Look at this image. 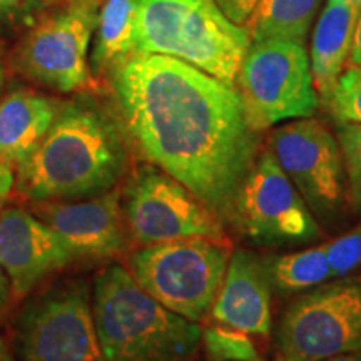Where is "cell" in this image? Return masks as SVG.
Returning a JSON list of instances; mask_svg holds the SVG:
<instances>
[{"label": "cell", "instance_id": "1", "mask_svg": "<svg viewBox=\"0 0 361 361\" xmlns=\"http://www.w3.org/2000/svg\"><path fill=\"white\" fill-rule=\"evenodd\" d=\"M111 82L124 130L141 154L231 224L261 152L238 89L159 54L129 57Z\"/></svg>", "mask_w": 361, "mask_h": 361}, {"label": "cell", "instance_id": "2", "mask_svg": "<svg viewBox=\"0 0 361 361\" xmlns=\"http://www.w3.org/2000/svg\"><path fill=\"white\" fill-rule=\"evenodd\" d=\"M124 133L89 99L61 104L51 129L17 166V189L34 202L78 201L116 188L128 171Z\"/></svg>", "mask_w": 361, "mask_h": 361}, {"label": "cell", "instance_id": "3", "mask_svg": "<svg viewBox=\"0 0 361 361\" xmlns=\"http://www.w3.org/2000/svg\"><path fill=\"white\" fill-rule=\"evenodd\" d=\"M92 313L106 361H191L202 343L197 323L147 295L123 266L94 279Z\"/></svg>", "mask_w": 361, "mask_h": 361}, {"label": "cell", "instance_id": "4", "mask_svg": "<svg viewBox=\"0 0 361 361\" xmlns=\"http://www.w3.org/2000/svg\"><path fill=\"white\" fill-rule=\"evenodd\" d=\"M251 34L216 0H139L135 54H159L236 87Z\"/></svg>", "mask_w": 361, "mask_h": 361}, {"label": "cell", "instance_id": "5", "mask_svg": "<svg viewBox=\"0 0 361 361\" xmlns=\"http://www.w3.org/2000/svg\"><path fill=\"white\" fill-rule=\"evenodd\" d=\"M228 241L189 238L142 246L129 258L133 278L162 306L200 323L211 313L228 269Z\"/></svg>", "mask_w": 361, "mask_h": 361}, {"label": "cell", "instance_id": "6", "mask_svg": "<svg viewBox=\"0 0 361 361\" xmlns=\"http://www.w3.org/2000/svg\"><path fill=\"white\" fill-rule=\"evenodd\" d=\"M279 361L361 353V278H338L293 301L278 329Z\"/></svg>", "mask_w": 361, "mask_h": 361}, {"label": "cell", "instance_id": "7", "mask_svg": "<svg viewBox=\"0 0 361 361\" xmlns=\"http://www.w3.org/2000/svg\"><path fill=\"white\" fill-rule=\"evenodd\" d=\"M238 92L252 128L313 117L319 99L305 45L264 40L251 42L238 74Z\"/></svg>", "mask_w": 361, "mask_h": 361}, {"label": "cell", "instance_id": "8", "mask_svg": "<svg viewBox=\"0 0 361 361\" xmlns=\"http://www.w3.org/2000/svg\"><path fill=\"white\" fill-rule=\"evenodd\" d=\"M126 231L141 246L189 238L228 241L224 224L196 194L154 164H142L121 192Z\"/></svg>", "mask_w": 361, "mask_h": 361}, {"label": "cell", "instance_id": "9", "mask_svg": "<svg viewBox=\"0 0 361 361\" xmlns=\"http://www.w3.org/2000/svg\"><path fill=\"white\" fill-rule=\"evenodd\" d=\"M101 0H67L45 13L13 51V66L27 79L57 92H78L92 82L90 42Z\"/></svg>", "mask_w": 361, "mask_h": 361}, {"label": "cell", "instance_id": "10", "mask_svg": "<svg viewBox=\"0 0 361 361\" xmlns=\"http://www.w3.org/2000/svg\"><path fill=\"white\" fill-rule=\"evenodd\" d=\"M231 226L258 246H288L319 238V226L269 147L259 152L236 200Z\"/></svg>", "mask_w": 361, "mask_h": 361}, {"label": "cell", "instance_id": "11", "mask_svg": "<svg viewBox=\"0 0 361 361\" xmlns=\"http://www.w3.org/2000/svg\"><path fill=\"white\" fill-rule=\"evenodd\" d=\"M269 149L313 216L335 219L348 200V179L338 137L313 119H293L274 129Z\"/></svg>", "mask_w": 361, "mask_h": 361}, {"label": "cell", "instance_id": "12", "mask_svg": "<svg viewBox=\"0 0 361 361\" xmlns=\"http://www.w3.org/2000/svg\"><path fill=\"white\" fill-rule=\"evenodd\" d=\"M22 361H106L84 283H67L30 305L19 324Z\"/></svg>", "mask_w": 361, "mask_h": 361}, {"label": "cell", "instance_id": "13", "mask_svg": "<svg viewBox=\"0 0 361 361\" xmlns=\"http://www.w3.org/2000/svg\"><path fill=\"white\" fill-rule=\"evenodd\" d=\"M75 261L59 234L40 218L20 207L0 211V266L16 298H24L37 284Z\"/></svg>", "mask_w": 361, "mask_h": 361}, {"label": "cell", "instance_id": "14", "mask_svg": "<svg viewBox=\"0 0 361 361\" xmlns=\"http://www.w3.org/2000/svg\"><path fill=\"white\" fill-rule=\"evenodd\" d=\"M37 216L64 239L75 259H102L126 247V224L121 192L78 201L37 202Z\"/></svg>", "mask_w": 361, "mask_h": 361}, {"label": "cell", "instance_id": "15", "mask_svg": "<svg viewBox=\"0 0 361 361\" xmlns=\"http://www.w3.org/2000/svg\"><path fill=\"white\" fill-rule=\"evenodd\" d=\"M271 288L263 258L246 250L233 251L211 318L246 335H269Z\"/></svg>", "mask_w": 361, "mask_h": 361}, {"label": "cell", "instance_id": "16", "mask_svg": "<svg viewBox=\"0 0 361 361\" xmlns=\"http://www.w3.org/2000/svg\"><path fill=\"white\" fill-rule=\"evenodd\" d=\"M361 17V0H324L313 25L310 64L318 97L324 106L348 66Z\"/></svg>", "mask_w": 361, "mask_h": 361}, {"label": "cell", "instance_id": "17", "mask_svg": "<svg viewBox=\"0 0 361 361\" xmlns=\"http://www.w3.org/2000/svg\"><path fill=\"white\" fill-rule=\"evenodd\" d=\"M61 102L30 90H13L0 101V161L20 166L56 119Z\"/></svg>", "mask_w": 361, "mask_h": 361}, {"label": "cell", "instance_id": "18", "mask_svg": "<svg viewBox=\"0 0 361 361\" xmlns=\"http://www.w3.org/2000/svg\"><path fill=\"white\" fill-rule=\"evenodd\" d=\"M137 11L139 0H102L89 54L90 72L111 74L135 56Z\"/></svg>", "mask_w": 361, "mask_h": 361}, {"label": "cell", "instance_id": "19", "mask_svg": "<svg viewBox=\"0 0 361 361\" xmlns=\"http://www.w3.org/2000/svg\"><path fill=\"white\" fill-rule=\"evenodd\" d=\"M324 0H261L250 22L251 42L281 40L306 45Z\"/></svg>", "mask_w": 361, "mask_h": 361}, {"label": "cell", "instance_id": "20", "mask_svg": "<svg viewBox=\"0 0 361 361\" xmlns=\"http://www.w3.org/2000/svg\"><path fill=\"white\" fill-rule=\"evenodd\" d=\"M271 286L279 293H300L331 281L324 245L264 259Z\"/></svg>", "mask_w": 361, "mask_h": 361}, {"label": "cell", "instance_id": "21", "mask_svg": "<svg viewBox=\"0 0 361 361\" xmlns=\"http://www.w3.org/2000/svg\"><path fill=\"white\" fill-rule=\"evenodd\" d=\"M202 345L211 361H263L250 335L224 324L202 328Z\"/></svg>", "mask_w": 361, "mask_h": 361}, {"label": "cell", "instance_id": "22", "mask_svg": "<svg viewBox=\"0 0 361 361\" xmlns=\"http://www.w3.org/2000/svg\"><path fill=\"white\" fill-rule=\"evenodd\" d=\"M326 107L338 123L361 124V66L341 72Z\"/></svg>", "mask_w": 361, "mask_h": 361}, {"label": "cell", "instance_id": "23", "mask_svg": "<svg viewBox=\"0 0 361 361\" xmlns=\"http://www.w3.org/2000/svg\"><path fill=\"white\" fill-rule=\"evenodd\" d=\"M336 137L345 159L351 206L361 216V124L338 123Z\"/></svg>", "mask_w": 361, "mask_h": 361}, {"label": "cell", "instance_id": "24", "mask_svg": "<svg viewBox=\"0 0 361 361\" xmlns=\"http://www.w3.org/2000/svg\"><path fill=\"white\" fill-rule=\"evenodd\" d=\"M333 279L346 278L361 264V224L324 245Z\"/></svg>", "mask_w": 361, "mask_h": 361}, {"label": "cell", "instance_id": "25", "mask_svg": "<svg viewBox=\"0 0 361 361\" xmlns=\"http://www.w3.org/2000/svg\"><path fill=\"white\" fill-rule=\"evenodd\" d=\"M228 19H231L234 24L246 27L255 16L261 0H216Z\"/></svg>", "mask_w": 361, "mask_h": 361}, {"label": "cell", "instance_id": "26", "mask_svg": "<svg viewBox=\"0 0 361 361\" xmlns=\"http://www.w3.org/2000/svg\"><path fill=\"white\" fill-rule=\"evenodd\" d=\"M42 0H0V25L25 17L40 7Z\"/></svg>", "mask_w": 361, "mask_h": 361}, {"label": "cell", "instance_id": "27", "mask_svg": "<svg viewBox=\"0 0 361 361\" xmlns=\"http://www.w3.org/2000/svg\"><path fill=\"white\" fill-rule=\"evenodd\" d=\"M13 183H16V178H13L11 166L0 161V211H2L8 196H11Z\"/></svg>", "mask_w": 361, "mask_h": 361}, {"label": "cell", "instance_id": "28", "mask_svg": "<svg viewBox=\"0 0 361 361\" xmlns=\"http://www.w3.org/2000/svg\"><path fill=\"white\" fill-rule=\"evenodd\" d=\"M11 281H8V276L6 274V271L2 269L0 266V316L4 314V311L7 310L8 301H11Z\"/></svg>", "mask_w": 361, "mask_h": 361}, {"label": "cell", "instance_id": "29", "mask_svg": "<svg viewBox=\"0 0 361 361\" xmlns=\"http://www.w3.org/2000/svg\"><path fill=\"white\" fill-rule=\"evenodd\" d=\"M355 66H361V17L358 22V29H356L353 51H351V56L348 61V67H355Z\"/></svg>", "mask_w": 361, "mask_h": 361}, {"label": "cell", "instance_id": "30", "mask_svg": "<svg viewBox=\"0 0 361 361\" xmlns=\"http://www.w3.org/2000/svg\"><path fill=\"white\" fill-rule=\"evenodd\" d=\"M322 361H361V353H350V355H340L333 356V358H326Z\"/></svg>", "mask_w": 361, "mask_h": 361}, {"label": "cell", "instance_id": "31", "mask_svg": "<svg viewBox=\"0 0 361 361\" xmlns=\"http://www.w3.org/2000/svg\"><path fill=\"white\" fill-rule=\"evenodd\" d=\"M0 361H13L11 351H8L6 341L0 338Z\"/></svg>", "mask_w": 361, "mask_h": 361}, {"label": "cell", "instance_id": "32", "mask_svg": "<svg viewBox=\"0 0 361 361\" xmlns=\"http://www.w3.org/2000/svg\"><path fill=\"white\" fill-rule=\"evenodd\" d=\"M4 84H6V66H4L2 54H0V94H2Z\"/></svg>", "mask_w": 361, "mask_h": 361}, {"label": "cell", "instance_id": "33", "mask_svg": "<svg viewBox=\"0 0 361 361\" xmlns=\"http://www.w3.org/2000/svg\"><path fill=\"white\" fill-rule=\"evenodd\" d=\"M278 361H279V360H278Z\"/></svg>", "mask_w": 361, "mask_h": 361}]
</instances>
